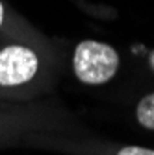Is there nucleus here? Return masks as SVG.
I'll use <instances>...</instances> for the list:
<instances>
[{"label":"nucleus","instance_id":"4","mask_svg":"<svg viewBox=\"0 0 154 155\" xmlns=\"http://www.w3.org/2000/svg\"><path fill=\"white\" fill-rule=\"evenodd\" d=\"M15 116H11L6 107L0 105V139H8L11 127L15 126Z\"/></svg>","mask_w":154,"mask_h":155},{"label":"nucleus","instance_id":"1","mask_svg":"<svg viewBox=\"0 0 154 155\" xmlns=\"http://www.w3.org/2000/svg\"><path fill=\"white\" fill-rule=\"evenodd\" d=\"M43 57L23 39L0 41V100L28 96L41 80Z\"/></svg>","mask_w":154,"mask_h":155},{"label":"nucleus","instance_id":"5","mask_svg":"<svg viewBox=\"0 0 154 155\" xmlns=\"http://www.w3.org/2000/svg\"><path fill=\"white\" fill-rule=\"evenodd\" d=\"M4 39H17L13 33H9L8 30V9L4 6V2L0 0V41Z\"/></svg>","mask_w":154,"mask_h":155},{"label":"nucleus","instance_id":"3","mask_svg":"<svg viewBox=\"0 0 154 155\" xmlns=\"http://www.w3.org/2000/svg\"><path fill=\"white\" fill-rule=\"evenodd\" d=\"M136 118L143 127L154 131V92L143 96L139 100L136 107Z\"/></svg>","mask_w":154,"mask_h":155},{"label":"nucleus","instance_id":"6","mask_svg":"<svg viewBox=\"0 0 154 155\" xmlns=\"http://www.w3.org/2000/svg\"><path fill=\"white\" fill-rule=\"evenodd\" d=\"M115 155H154V150L141 148V146H124V148H119Z\"/></svg>","mask_w":154,"mask_h":155},{"label":"nucleus","instance_id":"2","mask_svg":"<svg viewBox=\"0 0 154 155\" xmlns=\"http://www.w3.org/2000/svg\"><path fill=\"white\" fill-rule=\"evenodd\" d=\"M119 54L113 46L100 41H82L72 55V70L86 85L108 83L119 70Z\"/></svg>","mask_w":154,"mask_h":155}]
</instances>
